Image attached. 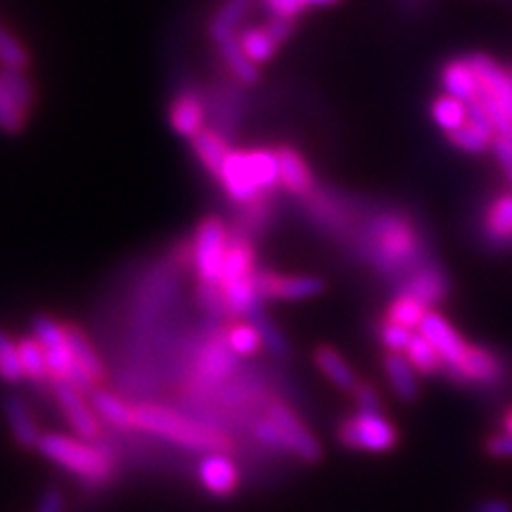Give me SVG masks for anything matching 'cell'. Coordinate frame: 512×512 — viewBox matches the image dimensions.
<instances>
[{
    "label": "cell",
    "instance_id": "13",
    "mask_svg": "<svg viewBox=\"0 0 512 512\" xmlns=\"http://www.w3.org/2000/svg\"><path fill=\"white\" fill-rule=\"evenodd\" d=\"M256 285L264 302H306L325 292V280L318 275H285L271 268H259Z\"/></svg>",
    "mask_w": 512,
    "mask_h": 512
},
{
    "label": "cell",
    "instance_id": "2",
    "mask_svg": "<svg viewBox=\"0 0 512 512\" xmlns=\"http://www.w3.org/2000/svg\"><path fill=\"white\" fill-rule=\"evenodd\" d=\"M133 422H136V432L150 434V437L162 439L166 444L202 453V456L230 448V437L214 422L192 418L190 413L178 411L174 406H164V403L136 401L133 403Z\"/></svg>",
    "mask_w": 512,
    "mask_h": 512
},
{
    "label": "cell",
    "instance_id": "10",
    "mask_svg": "<svg viewBox=\"0 0 512 512\" xmlns=\"http://www.w3.org/2000/svg\"><path fill=\"white\" fill-rule=\"evenodd\" d=\"M31 335L41 344L46 354L50 380L53 382H76V363L72 337H69V323H60L53 316H34L31 320Z\"/></svg>",
    "mask_w": 512,
    "mask_h": 512
},
{
    "label": "cell",
    "instance_id": "7",
    "mask_svg": "<svg viewBox=\"0 0 512 512\" xmlns=\"http://www.w3.org/2000/svg\"><path fill=\"white\" fill-rule=\"evenodd\" d=\"M240 358L228 347L223 328L214 330L209 337L202 339V344L195 351V366H192V380L188 382L192 394L207 396L211 392H219L233 380L238 370Z\"/></svg>",
    "mask_w": 512,
    "mask_h": 512
},
{
    "label": "cell",
    "instance_id": "3",
    "mask_svg": "<svg viewBox=\"0 0 512 512\" xmlns=\"http://www.w3.org/2000/svg\"><path fill=\"white\" fill-rule=\"evenodd\" d=\"M38 453L79 482L93 486V489L110 486L117 477V458L105 441H88L72 437V434L46 432L38 444Z\"/></svg>",
    "mask_w": 512,
    "mask_h": 512
},
{
    "label": "cell",
    "instance_id": "8",
    "mask_svg": "<svg viewBox=\"0 0 512 512\" xmlns=\"http://www.w3.org/2000/svg\"><path fill=\"white\" fill-rule=\"evenodd\" d=\"M441 377L460 389H491L503 387L512 377V363L501 351L484 347V344H470L467 358L458 368H444Z\"/></svg>",
    "mask_w": 512,
    "mask_h": 512
},
{
    "label": "cell",
    "instance_id": "36",
    "mask_svg": "<svg viewBox=\"0 0 512 512\" xmlns=\"http://www.w3.org/2000/svg\"><path fill=\"white\" fill-rule=\"evenodd\" d=\"M31 67V53L12 31L0 24V69H17L27 72Z\"/></svg>",
    "mask_w": 512,
    "mask_h": 512
},
{
    "label": "cell",
    "instance_id": "38",
    "mask_svg": "<svg viewBox=\"0 0 512 512\" xmlns=\"http://www.w3.org/2000/svg\"><path fill=\"white\" fill-rule=\"evenodd\" d=\"M29 117L31 114L0 83V133L3 136H19L27 128Z\"/></svg>",
    "mask_w": 512,
    "mask_h": 512
},
{
    "label": "cell",
    "instance_id": "4",
    "mask_svg": "<svg viewBox=\"0 0 512 512\" xmlns=\"http://www.w3.org/2000/svg\"><path fill=\"white\" fill-rule=\"evenodd\" d=\"M252 439L261 448L280 456H294L304 463H318L323 446L302 418L287 403L273 399L266 403L264 415L252 422Z\"/></svg>",
    "mask_w": 512,
    "mask_h": 512
},
{
    "label": "cell",
    "instance_id": "44",
    "mask_svg": "<svg viewBox=\"0 0 512 512\" xmlns=\"http://www.w3.org/2000/svg\"><path fill=\"white\" fill-rule=\"evenodd\" d=\"M36 512H67V501L57 486H48L36 503Z\"/></svg>",
    "mask_w": 512,
    "mask_h": 512
},
{
    "label": "cell",
    "instance_id": "41",
    "mask_svg": "<svg viewBox=\"0 0 512 512\" xmlns=\"http://www.w3.org/2000/svg\"><path fill=\"white\" fill-rule=\"evenodd\" d=\"M261 8L268 12V17L292 19L299 22L309 12V0H259Z\"/></svg>",
    "mask_w": 512,
    "mask_h": 512
},
{
    "label": "cell",
    "instance_id": "14",
    "mask_svg": "<svg viewBox=\"0 0 512 512\" xmlns=\"http://www.w3.org/2000/svg\"><path fill=\"white\" fill-rule=\"evenodd\" d=\"M166 117H169V126L176 136H181L185 140L195 138L197 133L209 126V110L207 100H204V91L192 86L181 88V91L171 98Z\"/></svg>",
    "mask_w": 512,
    "mask_h": 512
},
{
    "label": "cell",
    "instance_id": "22",
    "mask_svg": "<svg viewBox=\"0 0 512 512\" xmlns=\"http://www.w3.org/2000/svg\"><path fill=\"white\" fill-rule=\"evenodd\" d=\"M91 403L102 420V425L112 427L117 432H136V422H133V401L124 399L112 389L98 387L93 389Z\"/></svg>",
    "mask_w": 512,
    "mask_h": 512
},
{
    "label": "cell",
    "instance_id": "45",
    "mask_svg": "<svg viewBox=\"0 0 512 512\" xmlns=\"http://www.w3.org/2000/svg\"><path fill=\"white\" fill-rule=\"evenodd\" d=\"M472 512H512V503L505 501V498H484Z\"/></svg>",
    "mask_w": 512,
    "mask_h": 512
},
{
    "label": "cell",
    "instance_id": "24",
    "mask_svg": "<svg viewBox=\"0 0 512 512\" xmlns=\"http://www.w3.org/2000/svg\"><path fill=\"white\" fill-rule=\"evenodd\" d=\"M382 370L396 399L403 403H415L420 399V375L415 373V368L408 363L406 356L384 351Z\"/></svg>",
    "mask_w": 512,
    "mask_h": 512
},
{
    "label": "cell",
    "instance_id": "43",
    "mask_svg": "<svg viewBox=\"0 0 512 512\" xmlns=\"http://www.w3.org/2000/svg\"><path fill=\"white\" fill-rule=\"evenodd\" d=\"M351 394H354L356 399V411H382V399L380 392L375 389V384L361 380Z\"/></svg>",
    "mask_w": 512,
    "mask_h": 512
},
{
    "label": "cell",
    "instance_id": "47",
    "mask_svg": "<svg viewBox=\"0 0 512 512\" xmlns=\"http://www.w3.org/2000/svg\"><path fill=\"white\" fill-rule=\"evenodd\" d=\"M337 3H342V0H309V8H332Z\"/></svg>",
    "mask_w": 512,
    "mask_h": 512
},
{
    "label": "cell",
    "instance_id": "19",
    "mask_svg": "<svg viewBox=\"0 0 512 512\" xmlns=\"http://www.w3.org/2000/svg\"><path fill=\"white\" fill-rule=\"evenodd\" d=\"M275 150H278L280 164V190H285L294 200H304L306 195H311L318 188V178L313 174L311 164L292 145H280Z\"/></svg>",
    "mask_w": 512,
    "mask_h": 512
},
{
    "label": "cell",
    "instance_id": "34",
    "mask_svg": "<svg viewBox=\"0 0 512 512\" xmlns=\"http://www.w3.org/2000/svg\"><path fill=\"white\" fill-rule=\"evenodd\" d=\"M17 344H19V361H22L24 380L34 384H53V380H50L46 354H43L41 344L36 342V337L34 335L19 337Z\"/></svg>",
    "mask_w": 512,
    "mask_h": 512
},
{
    "label": "cell",
    "instance_id": "46",
    "mask_svg": "<svg viewBox=\"0 0 512 512\" xmlns=\"http://www.w3.org/2000/svg\"><path fill=\"white\" fill-rule=\"evenodd\" d=\"M501 430L512 434V403L510 406H505V411L501 413Z\"/></svg>",
    "mask_w": 512,
    "mask_h": 512
},
{
    "label": "cell",
    "instance_id": "32",
    "mask_svg": "<svg viewBox=\"0 0 512 512\" xmlns=\"http://www.w3.org/2000/svg\"><path fill=\"white\" fill-rule=\"evenodd\" d=\"M430 311L432 309H427V306L422 304L420 299H415L413 294L396 292V297L392 299V304L387 306V311H384L382 318L392 320V323L401 325V328H406L411 332H418L422 320H425V316Z\"/></svg>",
    "mask_w": 512,
    "mask_h": 512
},
{
    "label": "cell",
    "instance_id": "25",
    "mask_svg": "<svg viewBox=\"0 0 512 512\" xmlns=\"http://www.w3.org/2000/svg\"><path fill=\"white\" fill-rule=\"evenodd\" d=\"M3 411L17 444L22 448H34V451H38V444H41L43 434L46 432H41V427H38L34 413H31L27 403L19 399V396H8V399L3 401Z\"/></svg>",
    "mask_w": 512,
    "mask_h": 512
},
{
    "label": "cell",
    "instance_id": "35",
    "mask_svg": "<svg viewBox=\"0 0 512 512\" xmlns=\"http://www.w3.org/2000/svg\"><path fill=\"white\" fill-rule=\"evenodd\" d=\"M249 323L256 325V330L261 332V339H264V349L271 354L273 358H278V361H287L290 358V342H287L285 332L278 328V325L273 323L271 318L266 316V306L264 309L254 311L252 316L245 318Z\"/></svg>",
    "mask_w": 512,
    "mask_h": 512
},
{
    "label": "cell",
    "instance_id": "33",
    "mask_svg": "<svg viewBox=\"0 0 512 512\" xmlns=\"http://www.w3.org/2000/svg\"><path fill=\"white\" fill-rule=\"evenodd\" d=\"M403 356L408 358V363L415 368V373L425 377V380L441 375V368H444V361H441L439 351L434 349L430 339L420 335V332H415L411 344H408V349L403 351Z\"/></svg>",
    "mask_w": 512,
    "mask_h": 512
},
{
    "label": "cell",
    "instance_id": "1",
    "mask_svg": "<svg viewBox=\"0 0 512 512\" xmlns=\"http://www.w3.org/2000/svg\"><path fill=\"white\" fill-rule=\"evenodd\" d=\"M344 247H349L356 259L373 268L380 278L396 285L432 259L425 235L411 214L399 209H375L368 204Z\"/></svg>",
    "mask_w": 512,
    "mask_h": 512
},
{
    "label": "cell",
    "instance_id": "23",
    "mask_svg": "<svg viewBox=\"0 0 512 512\" xmlns=\"http://www.w3.org/2000/svg\"><path fill=\"white\" fill-rule=\"evenodd\" d=\"M188 143H190L192 155L197 159V164H200L202 169L216 181V176L221 174L228 155L233 152V143H230L226 136H221L219 131H214L211 126L197 133L195 138L188 140Z\"/></svg>",
    "mask_w": 512,
    "mask_h": 512
},
{
    "label": "cell",
    "instance_id": "31",
    "mask_svg": "<svg viewBox=\"0 0 512 512\" xmlns=\"http://www.w3.org/2000/svg\"><path fill=\"white\" fill-rule=\"evenodd\" d=\"M430 114L434 124H437L448 136V133L458 131L460 126L467 124V119H470V105L463 100L453 98V95L441 93L430 102Z\"/></svg>",
    "mask_w": 512,
    "mask_h": 512
},
{
    "label": "cell",
    "instance_id": "27",
    "mask_svg": "<svg viewBox=\"0 0 512 512\" xmlns=\"http://www.w3.org/2000/svg\"><path fill=\"white\" fill-rule=\"evenodd\" d=\"M216 50H219V57L223 67H226V76H230V81L240 83L242 88L256 86V83L261 81V67H256V64L245 55V50H242L238 43V36L219 43Z\"/></svg>",
    "mask_w": 512,
    "mask_h": 512
},
{
    "label": "cell",
    "instance_id": "21",
    "mask_svg": "<svg viewBox=\"0 0 512 512\" xmlns=\"http://www.w3.org/2000/svg\"><path fill=\"white\" fill-rule=\"evenodd\" d=\"M256 3H259V0H223L207 24L209 41L214 43V46H219V43L228 41V38L238 36L240 31L247 27L245 22Z\"/></svg>",
    "mask_w": 512,
    "mask_h": 512
},
{
    "label": "cell",
    "instance_id": "20",
    "mask_svg": "<svg viewBox=\"0 0 512 512\" xmlns=\"http://www.w3.org/2000/svg\"><path fill=\"white\" fill-rule=\"evenodd\" d=\"M482 238L489 247H512V190L501 192L482 214Z\"/></svg>",
    "mask_w": 512,
    "mask_h": 512
},
{
    "label": "cell",
    "instance_id": "5",
    "mask_svg": "<svg viewBox=\"0 0 512 512\" xmlns=\"http://www.w3.org/2000/svg\"><path fill=\"white\" fill-rule=\"evenodd\" d=\"M467 62L479 83V95L472 105L489 114L498 133H512V69L486 55H470Z\"/></svg>",
    "mask_w": 512,
    "mask_h": 512
},
{
    "label": "cell",
    "instance_id": "30",
    "mask_svg": "<svg viewBox=\"0 0 512 512\" xmlns=\"http://www.w3.org/2000/svg\"><path fill=\"white\" fill-rule=\"evenodd\" d=\"M223 337H226L228 347L233 349V354L238 358H252L264 349L261 332L256 330L254 323H249L245 318H235L223 325Z\"/></svg>",
    "mask_w": 512,
    "mask_h": 512
},
{
    "label": "cell",
    "instance_id": "12",
    "mask_svg": "<svg viewBox=\"0 0 512 512\" xmlns=\"http://www.w3.org/2000/svg\"><path fill=\"white\" fill-rule=\"evenodd\" d=\"M240 88V83L230 81L204 91V100H207L209 110V126L219 131L221 136H226L230 143L238 136L247 114V100Z\"/></svg>",
    "mask_w": 512,
    "mask_h": 512
},
{
    "label": "cell",
    "instance_id": "17",
    "mask_svg": "<svg viewBox=\"0 0 512 512\" xmlns=\"http://www.w3.org/2000/svg\"><path fill=\"white\" fill-rule=\"evenodd\" d=\"M418 332L430 339L432 347L439 351L444 368H458L467 358V351H470L472 342H467V339L460 335V332L448 323V318L441 316L439 311L432 309L427 313Z\"/></svg>",
    "mask_w": 512,
    "mask_h": 512
},
{
    "label": "cell",
    "instance_id": "15",
    "mask_svg": "<svg viewBox=\"0 0 512 512\" xmlns=\"http://www.w3.org/2000/svg\"><path fill=\"white\" fill-rule=\"evenodd\" d=\"M451 287V278H448L444 268L434 259H427L425 264H420L396 285V292L413 294L427 309H437L439 304H444L451 297Z\"/></svg>",
    "mask_w": 512,
    "mask_h": 512
},
{
    "label": "cell",
    "instance_id": "37",
    "mask_svg": "<svg viewBox=\"0 0 512 512\" xmlns=\"http://www.w3.org/2000/svg\"><path fill=\"white\" fill-rule=\"evenodd\" d=\"M0 83L5 86L12 98L24 107L29 114L36 107V86L27 72H17V69H0Z\"/></svg>",
    "mask_w": 512,
    "mask_h": 512
},
{
    "label": "cell",
    "instance_id": "11",
    "mask_svg": "<svg viewBox=\"0 0 512 512\" xmlns=\"http://www.w3.org/2000/svg\"><path fill=\"white\" fill-rule=\"evenodd\" d=\"M50 387H53L57 408L67 418L76 437L88 441H102L105 425H102L98 413H95L88 392H83V389H79L72 382H53Z\"/></svg>",
    "mask_w": 512,
    "mask_h": 512
},
{
    "label": "cell",
    "instance_id": "18",
    "mask_svg": "<svg viewBox=\"0 0 512 512\" xmlns=\"http://www.w3.org/2000/svg\"><path fill=\"white\" fill-rule=\"evenodd\" d=\"M197 479L202 489L216 498H228L240 486V467L228 451L204 453L197 463Z\"/></svg>",
    "mask_w": 512,
    "mask_h": 512
},
{
    "label": "cell",
    "instance_id": "42",
    "mask_svg": "<svg viewBox=\"0 0 512 512\" xmlns=\"http://www.w3.org/2000/svg\"><path fill=\"white\" fill-rule=\"evenodd\" d=\"M484 456L494 460H512V434L496 430L482 441Z\"/></svg>",
    "mask_w": 512,
    "mask_h": 512
},
{
    "label": "cell",
    "instance_id": "39",
    "mask_svg": "<svg viewBox=\"0 0 512 512\" xmlns=\"http://www.w3.org/2000/svg\"><path fill=\"white\" fill-rule=\"evenodd\" d=\"M0 380L8 384L24 382L22 361H19V344L3 328H0Z\"/></svg>",
    "mask_w": 512,
    "mask_h": 512
},
{
    "label": "cell",
    "instance_id": "6",
    "mask_svg": "<svg viewBox=\"0 0 512 512\" xmlns=\"http://www.w3.org/2000/svg\"><path fill=\"white\" fill-rule=\"evenodd\" d=\"M230 240H233V228L221 216H204L197 223L190 238L192 271L197 275V283L219 287Z\"/></svg>",
    "mask_w": 512,
    "mask_h": 512
},
{
    "label": "cell",
    "instance_id": "40",
    "mask_svg": "<svg viewBox=\"0 0 512 512\" xmlns=\"http://www.w3.org/2000/svg\"><path fill=\"white\" fill-rule=\"evenodd\" d=\"M413 335L415 332L401 328V325H396L387 318H382L380 325H377V339H380L384 351H389V354H403L408 349V344H411Z\"/></svg>",
    "mask_w": 512,
    "mask_h": 512
},
{
    "label": "cell",
    "instance_id": "9",
    "mask_svg": "<svg viewBox=\"0 0 512 512\" xmlns=\"http://www.w3.org/2000/svg\"><path fill=\"white\" fill-rule=\"evenodd\" d=\"M339 444L361 453H389L399 446V430L382 411H354L337 427Z\"/></svg>",
    "mask_w": 512,
    "mask_h": 512
},
{
    "label": "cell",
    "instance_id": "29",
    "mask_svg": "<svg viewBox=\"0 0 512 512\" xmlns=\"http://www.w3.org/2000/svg\"><path fill=\"white\" fill-rule=\"evenodd\" d=\"M238 43L240 48L245 50V55L252 60L256 67H264L275 57V53L280 50V43L275 41L271 31H268L266 22L264 24H254V27H245L238 34Z\"/></svg>",
    "mask_w": 512,
    "mask_h": 512
},
{
    "label": "cell",
    "instance_id": "28",
    "mask_svg": "<svg viewBox=\"0 0 512 512\" xmlns=\"http://www.w3.org/2000/svg\"><path fill=\"white\" fill-rule=\"evenodd\" d=\"M313 363H316V368L320 370V373L328 377V380L335 384L337 389H342V392H354V389L358 387V382H361L347 358L339 354L337 349L325 347V344L313 351Z\"/></svg>",
    "mask_w": 512,
    "mask_h": 512
},
{
    "label": "cell",
    "instance_id": "26",
    "mask_svg": "<svg viewBox=\"0 0 512 512\" xmlns=\"http://www.w3.org/2000/svg\"><path fill=\"white\" fill-rule=\"evenodd\" d=\"M439 81L446 95H453V98L463 100L467 105L477 100L479 83L467 57H456V60L446 62L439 72Z\"/></svg>",
    "mask_w": 512,
    "mask_h": 512
},
{
    "label": "cell",
    "instance_id": "16",
    "mask_svg": "<svg viewBox=\"0 0 512 512\" xmlns=\"http://www.w3.org/2000/svg\"><path fill=\"white\" fill-rule=\"evenodd\" d=\"M216 183L221 185V190L226 192V197L235 207H242V204H249L266 195L254 181L247 150H238V147H233V152L228 155L221 174L216 176Z\"/></svg>",
    "mask_w": 512,
    "mask_h": 512
}]
</instances>
